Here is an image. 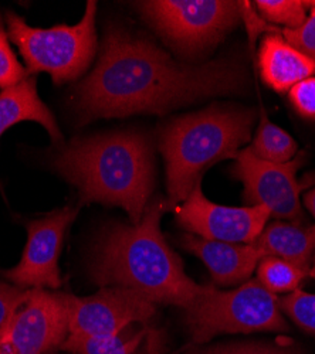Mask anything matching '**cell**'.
Listing matches in <instances>:
<instances>
[{
    "mask_svg": "<svg viewBox=\"0 0 315 354\" xmlns=\"http://www.w3.org/2000/svg\"><path fill=\"white\" fill-rule=\"evenodd\" d=\"M246 88V71L235 60L182 64L154 43L111 27L96 68L75 88V109L80 124L163 115L210 97L242 94Z\"/></svg>",
    "mask_w": 315,
    "mask_h": 354,
    "instance_id": "1",
    "label": "cell"
},
{
    "mask_svg": "<svg viewBox=\"0 0 315 354\" xmlns=\"http://www.w3.org/2000/svg\"><path fill=\"white\" fill-rule=\"evenodd\" d=\"M166 209L168 201L158 198L148 205L139 224L111 227L97 245L90 272L102 288L134 289L154 304L186 310L205 286L186 275L181 258L165 241L161 218Z\"/></svg>",
    "mask_w": 315,
    "mask_h": 354,
    "instance_id": "2",
    "label": "cell"
},
{
    "mask_svg": "<svg viewBox=\"0 0 315 354\" xmlns=\"http://www.w3.org/2000/svg\"><path fill=\"white\" fill-rule=\"evenodd\" d=\"M53 166L73 183L85 203L124 209L132 225L141 223L154 189L150 142L136 132H114L74 139Z\"/></svg>",
    "mask_w": 315,
    "mask_h": 354,
    "instance_id": "3",
    "label": "cell"
},
{
    "mask_svg": "<svg viewBox=\"0 0 315 354\" xmlns=\"http://www.w3.org/2000/svg\"><path fill=\"white\" fill-rule=\"evenodd\" d=\"M253 121L251 111L222 105L170 121L159 140L166 163L169 201L183 203L202 182L208 167L235 159L250 140Z\"/></svg>",
    "mask_w": 315,
    "mask_h": 354,
    "instance_id": "4",
    "label": "cell"
},
{
    "mask_svg": "<svg viewBox=\"0 0 315 354\" xmlns=\"http://www.w3.org/2000/svg\"><path fill=\"white\" fill-rule=\"evenodd\" d=\"M97 2H89L74 26L32 27L15 12L6 13L9 40L19 48L27 73H47L54 84L77 80L90 67L97 50Z\"/></svg>",
    "mask_w": 315,
    "mask_h": 354,
    "instance_id": "5",
    "label": "cell"
},
{
    "mask_svg": "<svg viewBox=\"0 0 315 354\" xmlns=\"http://www.w3.org/2000/svg\"><path fill=\"white\" fill-rule=\"evenodd\" d=\"M186 323L196 344L208 343L223 333L287 330L280 298L257 279L232 290L205 286L202 295L186 309Z\"/></svg>",
    "mask_w": 315,
    "mask_h": 354,
    "instance_id": "6",
    "label": "cell"
},
{
    "mask_svg": "<svg viewBox=\"0 0 315 354\" xmlns=\"http://www.w3.org/2000/svg\"><path fill=\"white\" fill-rule=\"evenodd\" d=\"M138 8L179 51L195 55L213 47L242 20L243 2L226 0H150Z\"/></svg>",
    "mask_w": 315,
    "mask_h": 354,
    "instance_id": "7",
    "label": "cell"
},
{
    "mask_svg": "<svg viewBox=\"0 0 315 354\" xmlns=\"http://www.w3.org/2000/svg\"><path fill=\"white\" fill-rule=\"evenodd\" d=\"M304 153L290 162L273 163L257 158L249 147L240 151L231 169L244 186L247 205H264L276 218L304 224L300 194L309 185L308 179L297 182V171L304 163Z\"/></svg>",
    "mask_w": 315,
    "mask_h": 354,
    "instance_id": "8",
    "label": "cell"
},
{
    "mask_svg": "<svg viewBox=\"0 0 315 354\" xmlns=\"http://www.w3.org/2000/svg\"><path fill=\"white\" fill-rule=\"evenodd\" d=\"M69 335L107 337L116 336L134 323L148 322L155 304L144 295L123 286H105L89 298L67 295Z\"/></svg>",
    "mask_w": 315,
    "mask_h": 354,
    "instance_id": "9",
    "label": "cell"
},
{
    "mask_svg": "<svg viewBox=\"0 0 315 354\" xmlns=\"http://www.w3.org/2000/svg\"><path fill=\"white\" fill-rule=\"evenodd\" d=\"M69 335L67 295L30 289L26 304L0 337V354H44Z\"/></svg>",
    "mask_w": 315,
    "mask_h": 354,
    "instance_id": "10",
    "label": "cell"
},
{
    "mask_svg": "<svg viewBox=\"0 0 315 354\" xmlns=\"http://www.w3.org/2000/svg\"><path fill=\"white\" fill-rule=\"evenodd\" d=\"M175 213L178 223L196 237L232 244H253L271 217L264 205L227 207L212 203L205 197L200 183Z\"/></svg>",
    "mask_w": 315,
    "mask_h": 354,
    "instance_id": "11",
    "label": "cell"
},
{
    "mask_svg": "<svg viewBox=\"0 0 315 354\" xmlns=\"http://www.w3.org/2000/svg\"><path fill=\"white\" fill-rule=\"evenodd\" d=\"M78 214L64 207L27 224V244L20 262L5 272L16 286L24 289H57L62 286L59 257L69 225Z\"/></svg>",
    "mask_w": 315,
    "mask_h": 354,
    "instance_id": "12",
    "label": "cell"
},
{
    "mask_svg": "<svg viewBox=\"0 0 315 354\" xmlns=\"http://www.w3.org/2000/svg\"><path fill=\"white\" fill-rule=\"evenodd\" d=\"M181 243L186 251L202 259L212 278L220 285L247 282L263 258L254 244L210 241L193 234L183 235Z\"/></svg>",
    "mask_w": 315,
    "mask_h": 354,
    "instance_id": "13",
    "label": "cell"
},
{
    "mask_svg": "<svg viewBox=\"0 0 315 354\" xmlns=\"http://www.w3.org/2000/svg\"><path fill=\"white\" fill-rule=\"evenodd\" d=\"M259 66L263 81L280 94L315 75V62L278 33H269L262 40Z\"/></svg>",
    "mask_w": 315,
    "mask_h": 354,
    "instance_id": "14",
    "label": "cell"
},
{
    "mask_svg": "<svg viewBox=\"0 0 315 354\" xmlns=\"http://www.w3.org/2000/svg\"><path fill=\"white\" fill-rule=\"evenodd\" d=\"M24 121L40 124L47 131L53 143H62L63 136L59 125L50 109L40 100L33 75H28L21 82L0 93V138L8 129Z\"/></svg>",
    "mask_w": 315,
    "mask_h": 354,
    "instance_id": "15",
    "label": "cell"
},
{
    "mask_svg": "<svg viewBox=\"0 0 315 354\" xmlns=\"http://www.w3.org/2000/svg\"><path fill=\"white\" fill-rule=\"evenodd\" d=\"M262 257H277L308 270L315 254V225L274 221L254 243Z\"/></svg>",
    "mask_w": 315,
    "mask_h": 354,
    "instance_id": "16",
    "label": "cell"
},
{
    "mask_svg": "<svg viewBox=\"0 0 315 354\" xmlns=\"http://www.w3.org/2000/svg\"><path fill=\"white\" fill-rule=\"evenodd\" d=\"M148 329L131 330V326L116 336L89 337L69 335L62 347L73 354H145L144 340Z\"/></svg>",
    "mask_w": 315,
    "mask_h": 354,
    "instance_id": "17",
    "label": "cell"
},
{
    "mask_svg": "<svg viewBox=\"0 0 315 354\" xmlns=\"http://www.w3.org/2000/svg\"><path fill=\"white\" fill-rule=\"evenodd\" d=\"M249 149L263 160L285 163L297 155V143L287 132L273 124L266 113H263L260 127Z\"/></svg>",
    "mask_w": 315,
    "mask_h": 354,
    "instance_id": "18",
    "label": "cell"
},
{
    "mask_svg": "<svg viewBox=\"0 0 315 354\" xmlns=\"http://www.w3.org/2000/svg\"><path fill=\"white\" fill-rule=\"evenodd\" d=\"M308 272V270L285 259L264 257L260 259L259 268H257V281L274 295L291 293L300 289L298 286Z\"/></svg>",
    "mask_w": 315,
    "mask_h": 354,
    "instance_id": "19",
    "label": "cell"
},
{
    "mask_svg": "<svg viewBox=\"0 0 315 354\" xmlns=\"http://www.w3.org/2000/svg\"><path fill=\"white\" fill-rule=\"evenodd\" d=\"M309 2L301 0H257L255 8L266 21L285 26L284 30H294L307 19L305 9Z\"/></svg>",
    "mask_w": 315,
    "mask_h": 354,
    "instance_id": "20",
    "label": "cell"
},
{
    "mask_svg": "<svg viewBox=\"0 0 315 354\" xmlns=\"http://www.w3.org/2000/svg\"><path fill=\"white\" fill-rule=\"evenodd\" d=\"M280 308L298 328L315 336V295L297 289L280 298Z\"/></svg>",
    "mask_w": 315,
    "mask_h": 354,
    "instance_id": "21",
    "label": "cell"
},
{
    "mask_svg": "<svg viewBox=\"0 0 315 354\" xmlns=\"http://www.w3.org/2000/svg\"><path fill=\"white\" fill-rule=\"evenodd\" d=\"M28 75L30 74L19 63L10 47L8 32L5 30L2 16H0V90H6V88L21 82Z\"/></svg>",
    "mask_w": 315,
    "mask_h": 354,
    "instance_id": "22",
    "label": "cell"
},
{
    "mask_svg": "<svg viewBox=\"0 0 315 354\" xmlns=\"http://www.w3.org/2000/svg\"><path fill=\"white\" fill-rule=\"evenodd\" d=\"M30 289L0 282V337L8 330L19 309L26 304Z\"/></svg>",
    "mask_w": 315,
    "mask_h": 354,
    "instance_id": "23",
    "label": "cell"
},
{
    "mask_svg": "<svg viewBox=\"0 0 315 354\" xmlns=\"http://www.w3.org/2000/svg\"><path fill=\"white\" fill-rule=\"evenodd\" d=\"M186 354H294L280 346L263 343H232L210 347H195Z\"/></svg>",
    "mask_w": 315,
    "mask_h": 354,
    "instance_id": "24",
    "label": "cell"
},
{
    "mask_svg": "<svg viewBox=\"0 0 315 354\" xmlns=\"http://www.w3.org/2000/svg\"><path fill=\"white\" fill-rule=\"evenodd\" d=\"M309 16H307L303 26L294 30H282L281 36L293 47L304 53L315 62V2H312Z\"/></svg>",
    "mask_w": 315,
    "mask_h": 354,
    "instance_id": "25",
    "label": "cell"
},
{
    "mask_svg": "<svg viewBox=\"0 0 315 354\" xmlns=\"http://www.w3.org/2000/svg\"><path fill=\"white\" fill-rule=\"evenodd\" d=\"M290 101L300 115L315 120V77L296 84L290 90Z\"/></svg>",
    "mask_w": 315,
    "mask_h": 354,
    "instance_id": "26",
    "label": "cell"
},
{
    "mask_svg": "<svg viewBox=\"0 0 315 354\" xmlns=\"http://www.w3.org/2000/svg\"><path fill=\"white\" fill-rule=\"evenodd\" d=\"M242 20L246 23L247 26V32L250 35V40L251 43L257 39L260 33L263 32H271V33H280L278 28H276L274 26H270L262 16H257L255 12L251 8V3L249 2H243V8H242Z\"/></svg>",
    "mask_w": 315,
    "mask_h": 354,
    "instance_id": "27",
    "label": "cell"
},
{
    "mask_svg": "<svg viewBox=\"0 0 315 354\" xmlns=\"http://www.w3.org/2000/svg\"><path fill=\"white\" fill-rule=\"evenodd\" d=\"M304 204H305V207L308 209V212L314 216V218H315V187L311 190V192H308L307 194H305V197H304Z\"/></svg>",
    "mask_w": 315,
    "mask_h": 354,
    "instance_id": "28",
    "label": "cell"
},
{
    "mask_svg": "<svg viewBox=\"0 0 315 354\" xmlns=\"http://www.w3.org/2000/svg\"><path fill=\"white\" fill-rule=\"evenodd\" d=\"M312 259H314V263H312V268L309 270V272H308V274H309V277L315 281V255H314V258H312Z\"/></svg>",
    "mask_w": 315,
    "mask_h": 354,
    "instance_id": "29",
    "label": "cell"
}]
</instances>
